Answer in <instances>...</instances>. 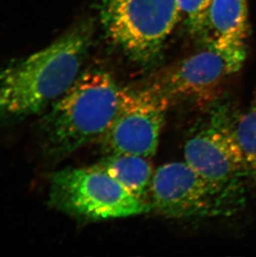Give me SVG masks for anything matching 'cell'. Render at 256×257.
Wrapping results in <instances>:
<instances>
[{
  "instance_id": "6da1fadb",
  "label": "cell",
  "mask_w": 256,
  "mask_h": 257,
  "mask_svg": "<svg viewBox=\"0 0 256 257\" xmlns=\"http://www.w3.org/2000/svg\"><path fill=\"white\" fill-rule=\"evenodd\" d=\"M95 20H77L55 41L0 69V121L39 114L65 94L89 54Z\"/></svg>"
},
{
  "instance_id": "7a4b0ae2",
  "label": "cell",
  "mask_w": 256,
  "mask_h": 257,
  "mask_svg": "<svg viewBox=\"0 0 256 257\" xmlns=\"http://www.w3.org/2000/svg\"><path fill=\"white\" fill-rule=\"evenodd\" d=\"M121 88L102 68L82 72L39 122L44 153L59 159L101 141L116 115Z\"/></svg>"
},
{
  "instance_id": "3957f363",
  "label": "cell",
  "mask_w": 256,
  "mask_h": 257,
  "mask_svg": "<svg viewBox=\"0 0 256 257\" xmlns=\"http://www.w3.org/2000/svg\"><path fill=\"white\" fill-rule=\"evenodd\" d=\"M206 106L186 139L184 158L239 212L246 205L250 189L234 134L239 110L222 96Z\"/></svg>"
},
{
  "instance_id": "277c9868",
  "label": "cell",
  "mask_w": 256,
  "mask_h": 257,
  "mask_svg": "<svg viewBox=\"0 0 256 257\" xmlns=\"http://www.w3.org/2000/svg\"><path fill=\"white\" fill-rule=\"evenodd\" d=\"M97 10L110 44L143 69L161 60L181 20L179 0H99Z\"/></svg>"
},
{
  "instance_id": "5b68a950",
  "label": "cell",
  "mask_w": 256,
  "mask_h": 257,
  "mask_svg": "<svg viewBox=\"0 0 256 257\" xmlns=\"http://www.w3.org/2000/svg\"><path fill=\"white\" fill-rule=\"evenodd\" d=\"M49 204L87 221L127 218L151 211L149 204L133 196L97 163L54 172L49 181Z\"/></svg>"
},
{
  "instance_id": "8992f818",
  "label": "cell",
  "mask_w": 256,
  "mask_h": 257,
  "mask_svg": "<svg viewBox=\"0 0 256 257\" xmlns=\"http://www.w3.org/2000/svg\"><path fill=\"white\" fill-rule=\"evenodd\" d=\"M247 49L222 50L205 44L201 50L168 66L146 83L169 107L178 102L206 104L220 97L223 87L239 73Z\"/></svg>"
},
{
  "instance_id": "52a82bcc",
  "label": "cell",
  "mask_w": 256,
  "mask_h": 257,
  "mask_svg": "<svg viewBox=\"0 0 256 257\" xmlns=\"http://www.w3.org/2000/svg\"><path fill=\"white\" fill-rule=\"evenodd\" d=\"M151 211L169 219L229 217L239 211L186 161L166 163L154 172Z\"/></svg>"
},
{
  "instance_id": "ba28073f",
  "label": "cell",
  "mask_w": 256,
  "mask_h": 257,
  "mask_svg": "<svg viewBox=\"0 0 256 257\" xmlns=\"http://www.w3.org/2000/svg\"><path fill=\"white\" fill-rule=\"evenodd\" d=\"M169 107L146 83L122 87L116 115L99 142L104 153L153 158Z\"/></svg>"
},
{
  "instance_id": "9c48e42d",
  "label": "cell",
  "mask_w": 256,
  "mask_h": 257,
  "mask_svg": "<svg viewBox=\"0 0 256 257\" xmlns=\"http://www.w3.org/2000/svg\"><path fill=\"white\" fill-rule=\"evenodd\" d=\"M248 0H211L201 40L222 50L247 49Z\"/></svg>"
},
{
  "instance_id": "30bf717a",
  "label": "cell",
  "mask_w": 256,
  "mask_h": 257,
  "mask_svg": "<svg viewBox=\"0 0 256 257\" xmlns=\"http://www.w3.org/2000/svg\"><path fill=\"white\" fill-rule=\"evenodd\" d=\"M97 164L133 196L150 205L151 187L155 172L149 158L112 153L106 154Z\"/></svg>"
},
{
  "instance_id": "8fae6325",
  "label": "cell",
  "mask_w": 256,
  "mask_h": 257,
  "mask_svg": "<svg viewBox=\"0 0 256 257\" xmlns=\"http://www.w3.org/2000/svg\"><path fill=\"white\" fill-rule=\"evenodd\" d=\"M234 134L244 158L250 192L256 195V91L246 109L238 113Z\"/></svg>"
},
{
  "instance_id": "7c38bea8",
  "label": "cell",
  "mask_w": 256,
  "mask_h": 257,
  "mask_svg": "<svg viewBox=\"0 0 256 257\" xmlns=\"http://www.w3.org/2000/svg\"><path fill=\"white\" fill-rule=\"evenodd\" d=\"M211 0H179L181 20L191 36L201 39Z\"/></svg>"
}]
</instances>
